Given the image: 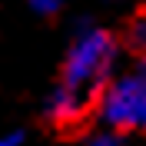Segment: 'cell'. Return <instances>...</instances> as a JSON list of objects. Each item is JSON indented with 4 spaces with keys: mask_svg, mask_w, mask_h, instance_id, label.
I'll list each match as a JSON object with an SVG mask.
<instances>
[{
    "mask_svg": "<svg viewBox=\"0 0 146 146\" xmlns=\"http://www.w3.org/2000/svg\"><path fill=\"white\" fill-rule=\"evenodd\" d=\"M63 3H66V0H30V7H33L36 13H56Z\"/></svg>",
    "mask_w": 146,
    "mask_h": 146,
    "instance_id": "6",
    "label": "cell"
},
{
    "mask_svg": "<svg viewBox=\"0 0 146 146\" xmlns=\"http://www.w3.org/2000/svg\"><path fill=\"white\" fill-rule=\"evenodd\" d=\"M100 119L110 129L146 126V73H126L110 80L100 93Z\"/></svg>",
    "mask_w": 146,
    "mask_h": 146,
    "instance_id": "2",
    "label": "cell"
},
{
    "mask_svg": "<svg viewBox=\"0 0 146 146\" xmlns=\"http://www.w3.org/2000/svg\"><path fill=\"white\" fill-rule=\"evenodd\" d=\"M80 146H126V139H123V133L119 129H96V133H90V136H83Z\"/></svg>",
    "mask_w": 146,
    "mask_h": 146,
    "instance_id": "5",
    "label": "cell"
},
{
    "mask_svg": "<svg viewBox=\"0 0 146 146\" xmlns=\"http://www.w3.org/2000/svg\"><path fill=\"white\" fill-rule=\"evenodd\" d=\"M126 46L136 50L139 56L146 53V13H139V17L129 20V27H126Z\"/></svg>",
    "mask_w": 146,
    "mask_h": 146,
    "instance_id": "4",
    "label": "cell"
},
{
    "mask_svg": "<svg viewBox=\"0 0 146 146\" xmlns=\"http://www.w3.org/2000/svg\"><path fill=\"white\" fill-rule=\"evenodd\" d=\"M83 113H86V93L73 90L66 83H60L46 100V119L56 126H73L76 119H83Z\"/></svg>",
    "mask_w": 146,
    "mask_h": 146,
    "instance_id": "3",
    "label": "cell"
},
{
    "mask_svg": "<svg viewBox=\"0 0 146 146\" xmlns=\"http://www.w3.org/2000/svg\"><path fill=\"white\" fill-rule=\"evenodd\" d=\"M139 73H146V53H143V60H139Z\"/></svg>",
    "mask_w": 146,
    "mask_h": 146,
    "instance_id": "8",
    "label": "cell"
},
{
    "mask_svg": "<svg viewBox=\"0 0 146 146\" xmlns=\"http://www.w3.org/2000/svg\"><path fill=\"white\" fill-rule=\"evenodd\" d=\"M23 133H7V136H0V146H20Z\"/></svg>",
    "mask_w": 146,
    "mask_h": 146,
    "instance_id": "7",
    "label": "cell"
},
{
    "mask_svg": "<svg viewBox=\"0 0 146 146\" xmlns=\"http://www.w3.org/2000/svg\"><path fill=\"white\" fill-rule=\"evenodd\" d=\"M113 60H116V36L106 33V30H100V27L83 30V33L73 40V46L66 50L63 83L90 96V93H96L100 86L110 83Z\"/></svg>",
    "mask_w": 146,
    "mask_h": 146,
    "instance_id": "1",
    "label": "cell"
}]
</instances>
